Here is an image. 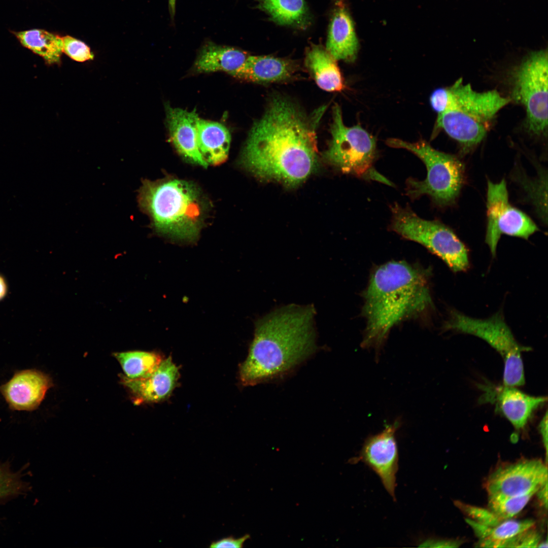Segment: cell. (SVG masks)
Masks as SVG:
<instances>
[{
    "instance_id": "cell-30",
    "label": "cell",
    "mask_w": 548,
    "mask_h": 548,
    "mask_svg": "<svg viewBox=\"0 0 548 548\" xmlns=\"http://www.w3.org/2000/svg\"><path fill=\"white\" fill-rule=\"evenodd\" d=\"M62 52L73 60L84 62L93 58L89 47L82 41L70 36L62 37Z\"/></svg>"
},
{
    "instance_id": "cell-7",
    "label": "cell",
    "mask_w": 548,
    "mask_h": 548,
    "mask_svg": "<svg viewBox=\"0 0 548 548\" xmlns=\"http://www.w3.org/2000/svg\"><path fill=\"white\" fill-rule=\"evenodd\" d=\"M444 326L447 330L478 337L495 349L503 360L504 385L516 387L525 384L521 353L530 349L518 344L499 312L487 319H481L454 310L450 313Z\"/></svg>"
},
{
    "instance_id": "cell-3",
    "label": "cell",
    "mask_w": 548,
    "mask_h": 548,
    "mask_svg": "<svg viewBox=\"0 0 548 548\" xmlns=\"http://www.w3.org/2000/svg\"><path fill=\"white\" fill-rule=\"evenodd\" d=\"M366 327L361 346L379 350L394 326L432 305L426 273L402 261H391L374 271L364 293Z\"/></svg>"
},
{
    "instance_id": "cell-16",
    "label": "cell",
    "mask_w": 548,
    "mask_h": 548,
    "mask_svg": "<svg viewBox=\"0 0 548 548\" xmlns=\"http://www.w3.org/2000/svg\"><path fill=\"white\" fill-rule=\"evenodd\" d=\"M179 376L178 367L168 357L162 360L157 368L146 378L133 380L122 375L121 382L133 395L135 402H158L169 396Z\"/></svg>"
},
{
    "instance_id": "cell-23",
    "label": "cell",
    "mask_w": 548,
    "mask_h": 548,
    "mask_svg": "<svg viewBox=\"0 0 548 548\" xmlns=\"http://www.w3.org/2000/svg\"><path fill=\"white\" fill-rule=\"evenodd\" d=\"M466 522L477 538L476 546L482 547H504L510 538L535 525V522L531 519H509L492 526L477 523L468 518Z\"/></svg>"
},
{
    "instance_id": "cell-35",
    "label": "cell",
    "mask_w": 548,
    "mask_h": 548,
    "mask_svg": "<svg viewBox=\"0 0 548 548\" xmlns=\"http://www.w3.org/2000/svg\"><path fill=\"white\" fill-rule=\"evenodd\" d=\"M540 433L541 435L544 446L545 448L546 456L547 453V411L539 425Z\"/></svg>"
},
{
    "instance_id": "cell-26",
    "label": "cell",
    "mask_w": 548,
    "mask_h": 548,
    "mask_svg": "<svg viewBox=\"0 0 548 548\" xmlns=\"http://www.w3.org/2000/svg\"><path fill=\"white\" fill-rule=\"evenodd\" d=\"M114 356L120 364L124 376L133 380L149 376L162 361L158 354L141 351L115 353Z\"/></svg>"
},
{
    "instance_id": "cell-33",
    "label": "cell",
    "mask_w": 548,
    "mask_h": 548,
    "mask_svg": "<svg viewBox=\"0 0 548 548\" xmlns=\"http://www.w3.org/2000/svg\"><path fill=\"white\" fill-rule=\"evenodd\" d=\"M250 538L249 534L235 538L232 536L212 542L210 545L212 548H241L246 540Z\"/></svg>"
},
{
    "instance_id": "cell-15",
    "label": "cell",
    "mask_w": 548,
    "mask_h": 548,
    "mask_svg": "<svg viewBox=\"0 0 548 548\" xmlns=\"http://www.w3.org/2000/svg\"><path fill=\"white\" fill-rule=\"evenodd\" d=\"M483 400L495 403L497 408L518 430L524 428L534 412L547 401L544 396H533L515 387H486Z\"/></svg>"
},
{
    "instance_id": "cell-2",
    "label": "cell",
    "mask_w": 548,
    "mask_h": 548,
    "mask_svg": "<svg viewBox=\"0 0 548 548\" xmlns=\"http://www.w3.org/2000/svg\"><path fill=\"white\" fill-rule=\"evenodd\" d=\"M315 311L291 304L260 318L248 356L239 367L240 380L253 386L287 373L315 351Z\"/></svg>"
},
{
    "instance_id": "cell-11",
    "label": "cell",
    "mask_w": 548,
    "mask_h": 548,
    "mask_svg": "<svg viewBox=\"0 0 548 548\" xmlns=\"http://www.w3.org/2000/svg\"><path fill=\"white\" fill-rule=\"evenodd\" d=\"M430 101L438 114L452 110L488 125L497 113L511 99L502 96L495 90L477 92L459 79L450 87L434 90Z\"/></svg>"
},
{
    "instance_id": "cell-19",
    "label": "cell",
    "mask_w": 548,
    "mask_h": 548,
    "mask_svg": "<svg viewBox=\"0 0 548 548\" xmlns=\"http://www.w3.org/2000/svg\"><path fill=\"white\" fill-rule=\"evenodd\" d=\"M296 71L291 60L270 56H249L233 76L259 83L288 80Z\"/></svg>"
},
{
    "instance_id": "cell-10",
    "label": "cell",
    "mask_w": 548,
    "mask_h": 548,
    "mask_svg": "<svg viewBox=\"0 0 548 548\" xmlns=\"http://www.w3.org/2000/svg\"><path fill=\"white\" fill-rule=\"evenodd\" d=\"M487 185L485 242L494 257L502 234L528 239L539 229L528 216L510 204L504 179L496 183L488 180Z\"/></svg>"
},
{
    "instance_id": "cell-38",
    "label": "cell",
    "mask_w": 548,
    "mask_h": 548,
    "mask_svg": "<svg viewBox=\"0 0 548 548\" xmlns=\"http://www.w3.org/2000/svg\"><path fill=\"white\" fill-rule=\"evenodd\" d=\"M169 11L172 16L175 13L176 0H168Z\"/></svg>"
},
{
    "instance_id": "cell-24",
    "label": "cell",
    "mask_w": 548,
    "mask_h": 548,
    "mask_svg": "<svg viewBox=\"0 0 548 548\" xmlns=\"http://www.w3.org/2000/svg\"><path fill=\"white\" fill-rule=\"evenodd\" d=\"M15 36L24 47L42 57L47 63L60 62L63 52L61 37L40 29L17 32Z\"/></svg>"
},
{
    "instance_id": "cell-14",
    "label": "cell",
    "mask_w": 548,
    "mask_h": 548,
    "mask_svg": "<svg viewBox=\"0 0 548 548\" xmlns=\"http://www.w3.org/2000/svg\"><path fill=\"white\" fill-rule=\"evenodd\" d=\"M52 385L51 378L39 370H19L0 386V393L11 410L32 412L39 407Z\"/></svg>"
},
{
    "instance_id": "cell-36",
    "label": "cell",
    "mask_w": 548,
    "mask_h": 548,
    "mask_svg": "<svg viewBox=\"0 0 548 548\" xmlns=\"http://www.w3.org/2000/svg\"><path fill=\"white\" fill-rule=\"evenodd\" d=\"M540 503L547 508V483L541 487L536 494Z\"/></svg>"
},
{
    "instance_id": "cell-9",
    "label": "cell",
    "mask_w": 548,
    "mask_h": 548,
    "mask_svg": "<svg viewBox=\"0 0 548 548\" xmlns=\"http://www.w3.org/2000/svg\"><path fill=\"white\" fill-rule=\"evenodd\" d=\"M330 132L331 140L325 152L327 161L342 173L369 178L374 170L372 166L376 152L375 138L359 125L345 126L337 104L332 109Z\"/></svg>"
},
{
    "instance_id": "cell-27",
    "label": "cell",
    "mask_w": 548,
    "mask_h": 548,
    "mask_svg": "<svg viewBox=\"0 0 548 548\" xmlns=\"http://www.w3.org/2000/svg\"><path fill=\"white\" fill-rule=\"evenodd\" d=\"M517 176L516 180L522 186L528 198L535 207L537 214L541 221L547 223V174L542 171L538 177L534 180L527 179L524 172L514 174Z\"/></svg>"
},
{
    "instance_id": "cell-34",
    "label": "cell",
    "mask_w": 548,
    "mask_h": 548,
    "mask_svg": "<svg viewBox=\"0 0 548 548\" xmlns=\"http://www.w3.org/2000/svg\"><path fill=\"white\" fill-rule=\"evenodd\" d=\"M461 543L458 540L438 538H428L420 543V547H457Z\"/></svg>"
},
{
    "instance_id": "cell-25",
    "label": "cell",
    "mask_w": 548,
    "mask_h": 548,
    "mask_svg": "<svg viewBox=\"0 0 548 548\" xmlns=\"http://www.w3.org/2000/svg\"><path fill=\"white\" fill-rule=\"evenodd\" d=\"M261 6L280 24L303 27L309 22V12L303 0H263Z\"/></svg>"
},
{
    "instance_id": "cell-6",
    "label": "cell",
    "mask_w": 548,
    "mask_h": 548,
    "mask_svg": "<svg viewBox=\"0 0 548 548\" xmlns=\"http://www.w3.org/2000/svg\"><path fill=\"white\" fill-rule=\"evenodd\" d=\"M390 209L391 230L421 244L441 258L454 272L468 268V251L450 228L438 220L423 219L409 207L397 203L391 206Z\"/></svg>"
},
{
    "instance_id": "cell-22",
    "label": "cell",
    "mask_w": 548,
    "mask_h": 548,
    "mask_svg": "<svg viewBox=\"0 0 548 548\" xmlns=\"http://www.w3.org/2000/svg\"><path fill=\"white\" fill-rule=\"evenodd\" d=\"M305 65L317 85L329 91H341L345 87L336 60L320 46H313L306 53Z\"/></svg>"
},
{
    "instance_id": "cell-32",
    "label": "cell",
    "mask_w": 548,
    "mask_h": 548,
    "mask_svg": "<svg viewBox=\"0 0 548 548\" xmlns=\"http://www.w3.org/2000/svg\"><path fill=\"white\" fill-rule=\"evenodd\" d=\"M531 527L515 535L505 544L504 547H535L540 542L539 533Z\"/></svg>"
},
{
    "instance_id": "cell-8",
    "label": "cell",
    "mask_w": 548,
    "mask_h": 548,
    "mask_svg": "<svg viewBox=\"0 0 548 548\" xmlns=\"http://www.w3.org/2000/svg\"><path fill=\"white\" fill-rule=\"evenodd\" d=\"M547 62L546 49L531 52L512 74V98L524 106L527 128L536 135L547 131Z\"/></svg>"
},
{
    "instance_id": "cell-20",
    "label": "cell",
    "mask_w": 548,
    "mask_h": 548,
    "mask_svg": "<svg viewBox=\"0 0 548 548\" xmlns=\"http://www.w3.org/2000/svg\"><path fill=\"white\" fill-rule=\"evenodd\" d=\"M196 129L198 147L206 161L213 165L225 161L231 141L227 127L219 122L198 117Z\"/></svg>"
},
{
    "instance_id": "cell-21",
    "label": "cell",
    "mask_w": 548,
    "mask_h": 548,
    "mask_svg": "<svg viewBox=\"0 0 548 548\" xmlns=\"http://www.w3.org/2000/svg\"><path fill=\"white\" fill-rule=\"evenodd\" d=\"M249 56L239 49L210 42L200 50L194 64V69L198 73L223 71L233 76Z\"/></svg>"
},
{
    "instance_id": "cell-31",
    "label": "cell",
    "mask_w": 548,
    "mask_h": 548,
    "mask_svg": "<svg viewBox=\"0 0 548 548\" xmlns=\"http://www.w3.org/2000/svg\"><path fill=\"white\" fill-rule=\"evenodd\" d=\"M457 506L465 513L469 519L488 526H494L502 520H500L489 508L466 504L458 501Z\"/></svg>"
},
{
    "instance_id": "cell-29",
    "label": "cell",
    "mask_w": 548,
    "mask_h": 548,
    "mask_svg": "<svg viewBox=\"0 0 548 548\" xmlns=\"http://www.w3.org/2000/svg\"><path fill=\"white\" fill-rule=\"evenodd\" d=\"M25 488L21 475L0 463V501L20 494Z\"/></svg>"
},
{
    "instance_id": "cell-5",
    "label": "cell",
    "mask_w": 548,
    "mask_h": 548,
    "mask_svg": "<svg viewBox=\"0 0 548 548\" xmlns=\"http://www.w3.org/2000/svg\"><path fill=\"white\" fill-rule=\"evenodd\" d=\"M390 147L407 150L417 155L425 164L427 171L425 179L406 180V194L413 199L427 195L440 207L453 204L458 198L464 181V166L456 156L437 150L421 140L409 143L391 138L386 141Z\"/></svg>"
},
{
    "instance_id": "cell-13",
    "label": "cell",
    "mask_w": 548,
    "mask_h": 548,
    "mask_svg": "<svg viewBox=\"0 0 548 548\" xmlns=\"http://www.w3.org/2000/svg\"><path fill=\"white\" fill-rule=\"evenodd\" d=\"M400 426L396 420L380 433L368 436L359 456L353 462L361 461L380 477L383 485L395 501L396 475L398 469V451L395 434Z\"/></svg>"
},
{
    "instance_id": "cell-18",
    "label": "cell",
    "mask_w": 548,
    "mask_h": 548,
    "mask_svg": "<svg viewBox=\"0 0 548 548\" xmlns=\"http://www.w3.org/2000/svg\"><path fill=\"white\" fill-rule=\"evenodd\" d=\"M359 43L351 16L344 5H337L328 31L326 50L336 60L353 62Z\"/></svg>"
},
{
    "instance_id": "cell-12",
    "label": "cell",
    "mask_w": 548,
    "mask_h": 548,
    "mask_svg": "<svg viewBox=\"0 0 548 548\" xmlns=\"http://www.w3.org/2000/svg\"><path fill=\"white\" fill-rule=\"evenodd\" d=\"M547 483V464L539 459H525L499 467L488 477V495L522 496L536 492Z\"/></svg>"
},
{
    "instance_id": "cell-39",
    "label": "cell",
    "mask_w": 548,
    "mask_h": 548,
    "mask_svg": "<svg viewBox=\"0 0 548 548\" xmlns=\"http://www.w3.org/2000/svg\"><path fill=\"white\" fill-rule=\"evenodd\" d=\"M537 547H547V541H540L538 544Z\"/></svg>"
},
{
    "instance_id": "cell-17",
    "label": "cell",
    "mask_w": 548,
    "mask_h": 548,
    "mask_svg": "<svg viewBox=\"0 0 548 548\" xmlns=\"http://www.w3.org/2000/svg\"><path fill=\"white\" fill-rule=\"evenodd\" d=\"M166 112L170 138L178 152L191 161L208 166L198 147L196 125L199 117L195 111L167 106Z\"/></svg>"
},
{
    "instance_id": "cell-4",
    "label": "cell",
    "mask_w": 548,
    "mask_h": 548,
    "mask_svg": "<svg viewBox=\"0 0 548 548\" xmlns=\"http://www.w3.org/2000/svg\"><path fill=\"white\" fill-rule=\"evenodd\" d=\"M138 201L157 232L180 241L192 242L198 237L203 204L198 189L192 184L175 179L144 180Z\"/></svg>"
},
{
    "instance_id": "cell-1",
    "label": "cell",
    "mask_w": 548,
    "mask_h": 548,
    "mask_svg": "<svg viewBox=\"0 0 548 548\" xmlns=\"http://www.w3.org/2000/svg\"><path fill=\"white\" fill-rule=\"evenodd\" d=\"M326 106L307 114L291 99L272 96L253 124L241 161L256 177L295 186L315 169L316 130Z\"/></svg>"
},
{
    "instance_id": "cell-37",
    "label": "cell",
    "mask_w": 548,
    "mask_h": 548,
    "mask_svg": "<svg viewBox=\"0 0 548 548\" xmlns=\"http://www.w3.org/2000/svg\"><path fill=\"white\" fill-rule=\"evenodd\" d=\"M6 291V286L3 279L0 277V299L2 298Z\"/></svg>"
},
{
    "instance_id": "cell-28",
    "label": "cell",
    "mask_w": 548,
    "mask_h": 548,
    "mask_svg": "<svg viewBox=\"0 0 548 548\" xmlns=\"http://www.w3.org/2000/svg\"><path fill=\"white\" fill-rule=\"evenodd\" d=\"M536 493L517 496L488 495V508L501 520L512 519L525 507Z\"/></svg>"
}]
</instances>
